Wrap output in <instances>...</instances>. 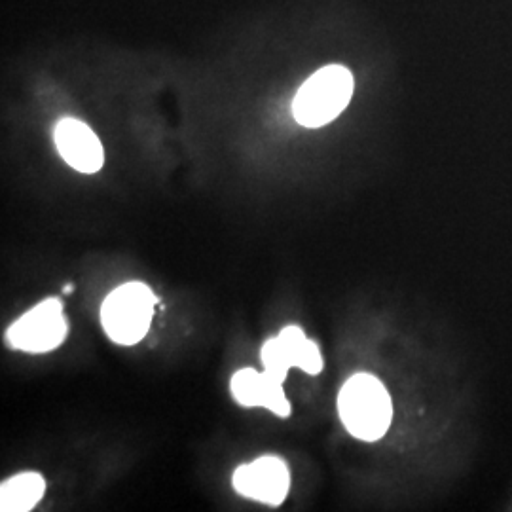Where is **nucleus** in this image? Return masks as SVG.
<instances>
[{"mask_svg": "<svg viewBox=\"0 0 512 512\" xmlns=\"http://www.w3.org/2000/svg\"><path fill=\"white\" fill-rule=\"evenodd\" d=\"M63 293H65V294L73 293V285H65V287H63Z\"/></svg>", "mask_w": 512, "mask_h": 512, "instance_id": "9d476101", "label": "nucleus"}, {"mask_svg": "<svg viewBox=\"0 0 512 512\" xmlns=\"http://www.w3.org/2000/svg\"><path fill=\"white\" fill-rule=\"evenodd\" d=\"M158 296L141 283H124L105 298L101 306V325L110 340L120 346L139 344L150 330Z\"/></svg>", "mask_w": 512, "mask_h": 512, "instance_id": "7ed1b4c3", "label": "nucleus"}, {"mask_svg": "<svg viewBox=\"0 0 512 512\" xmlns=\"http://www.w3.org/2000/svg\"><path fill=\"white\" fill-rule=\"evenodd\" d=\"M353 76L342 65H329L311 74L296 92L294 120L304 128H323L338 118L351 101Z\"/></svg>", "mask_w": 512, "mask_h": 512, "instance_id": "f03ea898", "label": "nucleus"}, {"mask_svg": "<svg viewBox=\"0 0 512 512\" xmlns=\"http://www.w3.org/2000/svg\"><path fill=\"white\" fill-rule=\"evenodd\" d=\"M264 370L285 382L291 368H300L306 374H319L323 370V355L319 346L311 342L304 330L296 325L285 327L275 338H270L260 351Z\"/></svg>", "mask_w": 512, "mask_h": 512, "instance_id": "39448f33", "label": "nucleus"}, {"mask_svg": "<svg viewBox=\"0 0 512 512\" xmlns=\"http://www.w3.org/2000/svg\"><path fill=\"white\" fill-rule=\"evenodd\" d=\"M338 412L344 427L355 439H382L391 420L393 404L385 385L372 374L351 376L338 395Z\"/></svg>", "mask_w": 512, "mask_h": 512, "instance_id": "f257e3e1", "label": "nucleus"}, {"mask_svg": "<svg viewBox=\"0 0 512 512\" xmlns=\"http://www.w3.org/2000/svg\"><path fill=\"white\" fill-rule=\"evenodd\" d=\"M61 158L80 173H97L105 164V152L93 129L74 118H63L54 131Z\"/></svg>", "mask_w": 512, "mask_h": 512, "instance_id": "0eeeda50", "label": "nucleus"}, {"mask_svg": "<svg viewBox=\"0 0 512 512\" xmlns=\"http://www.w3.org/2000/svg\"><path fill=\"white\" fill-rule=\"evenodd\" d=\"M67 334L69 321L61 300L46 298L19 317L6 332V340L12 348L25 353H48L59 348Z\"/></svg>", "mask_w": 512, "mask_h": 512, "instance_id": "20e7f679", "label": "nucleus"}, {"mask_svg": "<svg viewBox=\"0 0 512 512\" xmlns=\"http://www.w3.org/2000/svg\"><path fill=\"white\" fill-rule=\"evenodd\" d=\"M46 492V482L38 473H21L2 482L0 486V511H33Z\"/></svg>", "mask_w": 512, "mask_h": 512, "instance_id": "1a4fd4ad", "label": "nucleus"}, {"mask_svg": "<svg viewBox=\"0 0 512 512\" xmlns=\"http://www.w3.org/2000/svg\"><path fill=\"white\" fill-rule=\"evenodd\" d=\"M230 389L241 406L268 408L279 418L291 416V403L285 397L283 382L266 370L256 372L255 368H241L232 376Z\"/></svg>", "mask_w": 512, "mask_h": 512, "instance_id": "6e6552de", "label": "nucleus"}, {"mask_svg": "<svg viewBox=\"0 0 512 512\" xmlns=\"http://www.w3.org/2000/svg\"><path fill=\"white\" fill-rule=\"evenodd\" d=\"M232 482L239 495L279 507L289 494L291 473L283 459L264 456L238 467Z\"/></svg>", "mask_w": 512, "mask_h": 512, "instance_id": "423d86ee", "label": "nucleus"}]
</instances>
